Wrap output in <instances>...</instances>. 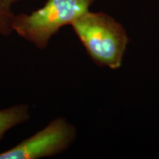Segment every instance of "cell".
<instances>
[{
    "label": "cell",
    "mask_w": 159,
    "mask_h": 159,
    "mask_svg": "<svg viewBox=\"0 0 159 159\" xmlns=\"http://www.w3.org/2000/svg\"><path fill=\"white\" fill-rule=\"evenodd\" d=\"M71 25L95 63L112 69L121 66L129 41L121 24L105 13L89 11Z\"/></svg>",
    "instance_id": "6da1fadb"
},
{
    "label": "cell",
    "mask_w": 159,
    "mask_h": 159,
    "mask_svg": "<svg viewBox=\"0 0 159 159\" xmlns=\"http://www.w3.org/2000/svg\"><path fill=\"white\" fill-rule=\"evenodd\" d=\"M96 0H47L41 8L30 13L16 14L13 33L39 49L48 46L52 37L66 25L89 11Z\"/></svg>",
    "instance_id": "7a4b0ae2"
},
{
    "label": "cell",
    "mask_w": 159,
    "mask_h": 159,
    "mask_svg": "<svg viewBox=\"0 0 159 159\" xmlns=\"http://www.w3.org/2000/svg\"><path fill=\"white\" fill-rule=\"evenodd\" d=\"M75 138V127L59 117L13 148L0 152V159H39L54 156L66 150Z\"/></svg>",
    "instance_id": "3957f363"
},
{
    "label": "cell",
    "mask_w": 159,
    "mask_h": 159,
    "mask_svg": "<svg viewBox=\"0 0 159 159\" xmlns=\"http://www.w3.org/2000/svg\"><path fill=\"white\" fill-rule=\"evenodd\" d=\"M30 111L27 104L15 105L0 110V139L11 129L27 122L30 116Z\"/></svg>",
    "instance_id": "277c9868"
},
{
    "label": "cell",
    "mask_w": 159,
    "mask_h": 159,
    "mask_svg": "<svg viewBox=\"0 0 159 159\" xmlns=\"http://www.w3.org/2000/svg\"><path fill=\"white\" fill-rule=\"evenodd\" d=\"M19 0H0V35L7 36L13 33L12 28L15 13L13 6Z\"/></svg>",
    "instance_id": "5b68a950"
}]
</instances>
